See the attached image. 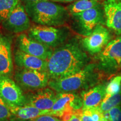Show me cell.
<instances>
[{"instance_id":"cell-3","label":"cell","mask_w":121,"mask_h":121,"mask_svg":"<svg viewBox=\"0 0 121 121\" xmlns=\"http://www.w3.org/2000/svg\"><path fill=\"white\" fill-rule=\"evenodd\" d=\"M95 68L94 64H89L73 75L51 80L48 82V86L58 93H69L84 88L94 81L95 78Z\"/></svg>"},{"instance_id":"cell-13","label":"cell","mask_w":121,"mask_h":121,"mask_svg":"<svg viewBox=\"0 0 121 121\" xmlns=\"http://www.w3.org/2000/svg\"><path fill=\"white\" fill-rule=\"evenodd\" d=\"M56 99L55 92L52 89L45 87L29 94L26 97V105L33 106L41 110H49L52 108Z\"/></svg>"},{"instance_id":"cell-31","label":"cell","mask_w":121,"mask_h":121,"mask_svg":"<svg viewBox=\"0 0 121 121\" xmlns=\"http://www.w3.org/2000/svg\"><path fill=\"white\" fill-rule=\"evenodd\" d=\"M15 121H28V120H22V119H19V120Z\"/></svg>"},{"instance_id":"cell-23","label":"cell","mask_w":121,"mask_h":121,"mask_svg":"<svg viewBox=\"0 0 121 121\" xmlns=\"http://www.w3.org/2000/svg\"><path fill=\"white\" fill-rule=\"evenodd\" d=\"M121 90V75L114 77L106 86V95L104 98H108L118 93Z\"/></svg>"},{"instance_id":"cell-4","label":"cell","mask_w":121,"mask_h":121,"mask_svg":"<svg viewBox=\"0 0 121 121\" xmlns=\"http://www.w3.org/2000/svg\"><path fill=\"white\" fill-rule=\"evenodd\" d=\"M70 31L66 28L35 25L30 28L29 36L52 48L61 45L67 40Z\"/></svg>"},{"instance_id":"cell-15","label":"cell","mask_w":121,"mask_h":121,"mask_svg":"<svg viewBox=\"0 0 121 121\" xmlns=\"http://www.w3.org/2000/svg\"><path fill=\"white\" fill-rule=\"evenodd\" d=\"M105 84H100L87 91L81 93L82 100V110L99 107L102 103L106 95Z\"/></svg>"},{"instance_id":"cell-12","label":"cell","mask_w":121,"mask_h":121,"mask_svg":"<svg viewBox=\"0 0 121 121\" xmlns=\"http://www.w3.org/2000/svg\"><path fill=\"white\" fill-rule=\"evenodd\" d=\"M103 6L107 26L121 35V0H105Z\"/></svg>"},{"instance_id":"cell-18","label":"cell","mask_w":121,"mask_h":121,"mask_svg":"<svg viewBox=\"0 0 121 121\" xmlns=\"http://www.w3.org/2000/svg\"><path fill=\"white\" fill-rule=\"evenodd\" d=\"M76 95L71 93H59L53 106L51 108L57 114L58 117H61L66 112H73L71 107V103L75 99Z\"/></svg>"},{"instance_id":"cell-25","label":"cell","mask_w":121,"mask_h":121,"mask_svg":"<svg viewBox=\"0 0 121 121\" xmlns=\"http://www.w3.org/2000/svg\"><path fill=\"white\" fill-rule=\"evenodd\" d=\"M10 108L0 96V121H6L12 117Z\"/></svg>"},{"instance_id":"cell-29","label":"cell","mask_w":121,"mask_h":121,"mask_svg":"<svg viewBox=\"0 0 121 121\" xmlns=\"http://www.w3.org/2000/svg\"><path fill=\"white\" fill-rule=\"evenodd\" d=\"M53 2H60V3H69L73 2L77 0H50Z\"/></svg>"},{"instance_id":"cell-26","label":"cell","mask_w":121,"mask_h":121,"mask_svg":"<svg viewBox=\"0 0 121 121\" xmlns=\"http://www.w3.org/2000/svg\"><path fill=\"white\" fill-rule=\"evenodd\" d=\"M31 121H60V119L52 116H42L33 119Z\"/></svg>"},{"instance_id":"cell-10","label":"cell","mask_w":121,"mask_h":121,"mask_svg":"<svg viewBox=\"0 0 121 121\" xmlns=\"http://www.w3.org/2000/svg\"><path fill=\"white\" fill-rule=\"evenodd\" d=\"M6 29L13 33L26 31L30 28V18L25 11L24 5L20 2L2 22Z\"/></svg>"},{"instance_id":"cell-22","label":"cell","mask_w":121,"mask_h":121,"mask_svg":"<svg viewBox=\"0 0 121 121\" xmlns=\"http://www.w3.org/2000/svg\"><path fill=\"white\" fill-rule=\"evenodd\" d=\"M121 103V90L118 93L108 98H104L99 107L103 113L108 112L112 108Z\"/></svg>"},{"instance_id":"cell-20","label":"cell","mask_w":121,"mask_h":121,"mask_svg":"<svg viewBox=\"0 0 121 121\" xmlns=\"http://www.w3.org/2000/svg\"><path fill=\"white\" fill-rule=\"evenodd\" d=\"M82 121H107L104 113L99 107L82 110L80 114Z\"/></svg>"},{"instance_id":"cell-2","label":"cell","mask_w":121,"mask_h":121,"mask_svg":"<svg viewBox=\"0 0 121 121\" xmlns=\"http://www.w3.org/2000/svg\"><path fill=\"white\" fill-rule=\"evenodd\" d=\"M24 7L30 19L39 25L61 26L69 18L67 9L48 0L25 4Z\"/></svg>"},{"instance_id":"cell-32","label":"cell","mask_w":121,"mask_h":121,"mask_svg":"<svg viewBox=\"0 0 121 121\" xmlns=\"http://www.w3.org/2000/svg\"><path fill=\"white\" fill-rule=\"evenodd\" d=\"M60 121H61V120H60Z\"/></svg>"},{"instance_id":"cell-19","label":"cell","mask_w":121,"mask_h":121,"mask_svg":"<svg viewBox=\"0 0 121 121\" xmlns=\"http://www.w3.org/2000/svg\"><path fill=\"white\" fill-rule=\"evenodd\" d=\"M101 1L102 0H77L69 4L67 9L72 15L102 4Z\"/></svg>"},{"instance_id":"cell-21","label":"cell","mask_w":121,"mask_h":121,"mask_svg":"<svg viewBox=\"0 0 121 121\" xmlns=\"http://www.w3.org/2000/svg\"><path fill=\"white\" fill-rule=\"evenodd\" d=\"M19 2V0H0V22L6 19Z\"/></svg>"},{"instance_id":"cell-30","label":"cell","mask_w":121,"mask_h":121,"mask_svg":"<svg viewBox=\"0 0 121 121\" xmlns=\"http://www.w3.org/2000/svg\"><path fill=\"white\" fill-rule=\"evenodd\" d=\"M6 38L3 37V35L2 34L0 33V50H1V48H2V46L4 44V40H5Z\"/></svg>"},{"instance_id":"cell-11","label":"cell","mask_w":121,"mask_h":121,"mask_svg":"<svg viewBox=\"0 0 121 121\" xmlns=\"http://www.w3.org/2000/svg\"><path fill=\"white\" fill-rule=\"evenodd\" d=\"M17 44L20 51L44 60H48L53 52L52 48L25 34L18 36Z\"/></svg>"},{"instance_id":"cell-8","label":"cell","mask_w":121,"mask_h":121,"mask_svg":"<svg viewBox=\"0 0 121 121\" xmlns=\"http://www.w3.org/2000/svg\"><path fill=\"white\" fill-rule=\"evenodd\" d=\"M111 34L108 29L102 24L98 25L88 35L81 40L82 47L91 54H98L108 44Z\"/></svg>"},{"instance_id":"cell-16","label":"cell","mask_w":121,"mask_h":121,"mask_svg":"<svg viewBox=\"0 0 121 121\" xmlns=\"http://www.w3.org/2000/svg\"><path fill=\"white\" fill-rule=\"evenodd\" d=\"M10 111L15 117L22 120H30L42 116H52L58 117L57 114L52 109L41 110L29 105L22 107H9Z\"/></svg>"},{"instance_id":"cell-1","label":"cell","mask_w":121,"mask_h":121,"mask_svg":"<svg viewBox=\"0 0 121 121\" xmlns=\"http://www.w3.org/2000/svg\"><path fill=\"white\" fill-rule=\"evenodd\" d=\"M47 72L51 80L72 75L87 66L89 57L73 39L53 51L47 60Z\"/></svg>"},{"instance_id":"cell-9","label":"cell","mask_w":121,"mask_h":121,"mask_svg":"<svg viewBox=\"0 0 121 121\" xmlns=\"http://www.w3.org/2000/svg\"><path fill=\"white\" fill-rule=\"evenodd\" d=\"M101 66L106 70L121 67V35L109 42L98 56Z\"/></svg>"},{"instance_id":"cell-27","label":"cell","mask_w":121,"mask_h":121,"mask_svg":"<svg viewBox=\"0 0 121 121\" xmlns=\"http://www.w3.org/2000/svg\"><path fill=\"white\" fill-rule=\"evenodd\" d=\"M81 112H82V110H74L71 117L68 121H82L80 117Z\"/></svg>"},{"instance_id":"cell-17","label":"cell","mask_w":121,"mask_h":121,"mask_svg":"<svg viewBox=\"0 0 121 121\" xmlns=\"http://www.w3.org/2000/svg\"><path fill=\"white\" fill-rule=\"evenodd\" d=\"M10 44L9 39L6 38L0 50V76L11 78L13 75V64Z\"/></svg>"},{"instance_id":"cell-5","label":"cell","mask_w":121,"mask_h":121,"mask_svg":"<svg viewBox=\"0 0 121 121\" xmlns=\"http://www.w3.org/2000/svg\"><path fill=\"white\" fill-rule=\"evenodd\" d=\"M78 31L84 36L88 35L98 25L105 22L103 6L100 4L89 10L72 15Z\"/></svg>"},{"instance_id":"cell-28","label":"cell","mask_w":121,"mask_h":121,"mask_svg":"<svg viewBox=\"0 0 121 121\" xmlns=\"http://www.w3.org/2000/svg\"><path fill=\"white\" fill-rule=\"evenodd\" d=\"M21 2H22L24 4H32V3H36L40 2V1H48V0H19Z\"/></svg>"},{"instance_id":"cell-14","label":"cell","mask_w":121,"mask_h":121,"mask_svg":"<svg viewBox=\"0 0 121 121\" xmlns=\"http://www.w3.org/2000/svg\"><path fill=\"white\" fill-rule=\"evenodd\" d=\"M15 62L18 67L47 72L48 61L17 49L14 54Z\"/></svg>"},{"instance_id":"cell-6","label":"cell","mask_w":121,"mask_h":121,"mask_svg":"<svg viewBox=\"0 0 121 121\" xmlns=\"http://www.w3.org/2000/svg\"><path fill=\"white\" fill-rule=\"evenodd\" d=\"M15 79L20 86L26 90H39L46 87L49 75L46 71L20 69L16 71Z\"/></svg>"},{"instance_id":"cell-7","label":"cell","mask_w":121,"mask_h":121,"mask_svg":"<svg viewBox=\"0 0 121 121\" xmlns=\"http://www.w3.org/2000/svg\"><path fill=\"white\" fill-rule=\"evenodd\" d=\"M0 96L9 107H22L26 104V96L22 89L9 77L0 76Z\"/></svg>"},{"instance_id":"cell-24","label":"cell","mask_w":121,"mask_h":121,"mask_svg":"<svg viewBox=\"0 0 121 121\" xmlns=\"http://www.w3.org/2000/svg\"><path fill=\"white\" fill-rule=\"evenodd\" d=\"M107 121H121V107L118 105L104 113Z\"/></svg>"}]
</instances>
